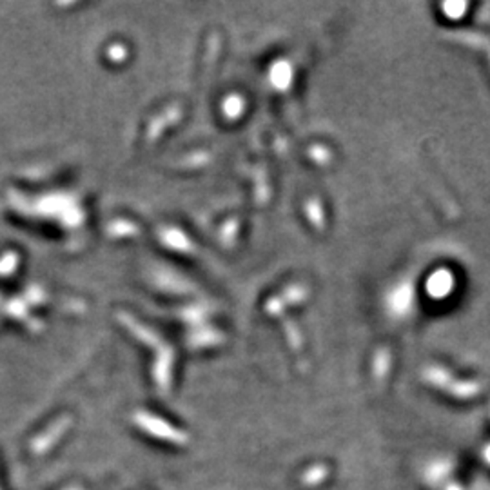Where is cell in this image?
I'll return each instance as SVG.
<instances>
[{
  "mask_svg": "<svg viewBox=\"0 0 490 490\" xmlns=\"http://www.w3.org/2000/svg\"><path fill=\"white\" fill-rule=\"evenodd\" d=\"M325 476H327L325 467L314 465L304 474V483L305 485H318V483H321L323 479H325Z\"/></svg>",
  "mask_w": 490,
  "mask_h": 490,
  "instance_id": "1",
  "label": "cell"
},
{
  "mask_svg": "<svg viewBox=\"0 0 490 490\" xmlns=\"http://www.w3.org/2000/svg\"><path fill=\"white\" fill-rule=\"evenodd\" d=\"M485 460L490 463V447H486V450H485Z\"/></svg>",
  "mask_w": 490,
  "mask_h": 490,
  "instance_id": "2",
  "label": "cell"
},
{
  "mask_svg": "<svg viewBox=\"0 0 490 490\" xmlns=\"http://www.w3.org/2000/svg\"><path fill=\"white\" fill-rule=\"evenodd\" d=\"M447 490H462V489H460V486H457V485H450Z\"/></svg>",
  "mask_w": 490,
  "mask_h": 490,
  "instance_id": "3",
  "label": "cell"
}]
</instances>
